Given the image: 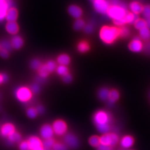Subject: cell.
<instances>
[{
	"label": "cell",
	"instance_id": "21",
	"mask_svg": "<svg viewBox=\"0 0 150 150\" xmlns=\"http://www.w3.org/2000/svg\"><path fill=\"white\" fill-rule=\"evenodd\" d=\"M120 98V93L117 90L112 89L110 90V93L108 98V101L110 104H113L117 102Z\"/></svg>",
	"mask_w": 150,
	"mask_h": 150
},
{
	"label": "cell",
	"instance_id": "14",
	"mask_svg": "<svg viewBox=\"0 0 150 150\" xmlns=\"http://www.w3.org/2000/svg\"><path fill=\"white\" fill-rule=\"evenodd\" d=\"M134 143V138L130 135H126L123 136L120 141L121 146L125 149L131 148Z\"/></svg>",
	"mask_w": 150,
	"mask_h": 150
},
{
	"label": "cell",
	"instance_id": "41",
	"mask_svg": "<svg viewBox=\"0 0 150 150\" xmlns=\"http://www.w3.org/2000/svg\"><path fill=\"white\" fill-rule=\"evenodd\" d=\"M1 46V48H4V49H5L6 50H7L8 51H10L11 50L12 47V46H11V42H9L8 41H2L1 43L0 44Z\"/></svg>",
	"mask_w": 150,
	"mask_h": 150
},
{
	"label": "cell",
	"instance_id": "16",
	"mask_svg": "<svg viewBox=\"0 0 150 150\" xmlns=\"http://www.w3.org/2000/svg\"><path fill=\"white\" fill-rule=\"evenodd\" d=\"M18 11L15 7L9 8L6 14V19L8 22H16L18 17Z\"/></svg>",
	"mask_w": 150,
	"mask_h": 150
},
{
	"label": "cell",
	"instance_id": "45",
	"mask_svg": "<svg viewBox=\"0 0 150 150\" xmlns=\"http://www.w3.org/2000/svg\"><path fill=\"white\" fill-rule=\"evenodd\" d=\"M145 53L148 54H150V40L146 41L145 45L143 47Z\"/></svg>",
	"mask_w": 150,
	"mask_h": 150
},
{
	"label": "cell",
	"instance_id": "26",
	"mask_svg": "<svg viewBox=\"0 0 150 150\" xmlns=\"http://www.w3.org/2000/svg\"><path fill=\"white\" fill-rule=\"evenodd\" d=\"M8 9V7L5 1L0 3V21L3 20L5 18L6 14Z\"/></svg>",
	"mask_w": 150,
	"mask_h": 150
},
{
	"label": "cell",
	"instance_id": "56",
	"mask_svg": "<svg viewBox=\"0 0 150 150\" xmlns=\"http://www.w3.org/2000/svg\"><path fill=\"white\" fill-rule=\"evenodd\" d=\"M0 98H1V95H0Z\"/></svg>",
	"mask_w": 150,
	"mask_h": 150
},
{
	"label": "cell",
	"instance_id": "12",
	"mask_svg": "<svg viewBox=\"0 0 150 150\" xmlns=\"http://www.w3.org/2000/svg\"><path fill=\"white\" fill-rule=\"evenodd\" d=\"M143 47V43L139 37H135L129 45V49L134 52H139L142 51Z\"/></svg>",
	"mask_w": 150,
	"mask_h": 150
},
{
	"label": "cell",
	"instance_id": "58",
	"mask_svg": "<svg viewBox=\"0 0 150 150\" xmlns=\"http://www.w3.org/2000/svg\"></svg>",
	"mask_w": 150,
	"mask_h": 150
},
{
	"label": "cell",
	"instance_id": "51",
	"mask_svg": "<svg viewBox=\"0 0 150 150\" xmlns=\"http://www.w3.org/2000/svg\"><path fill=\"white\" fill-rule=\"evenodd\" d=\"M4 83V79H3V76H2V74H0V85L2 83Z\"/></svg>",
	"mask_w": 150,
	"mask_h": 150
},
{
	"label": "cell",
	"instance_id": "42",
	"mask_svg": "<svg viewBox=\"0 0 150 150\" xmlns=\"http://www.w3.org/2000/svg\"><path fill=\"white\" fill-rule=\"evenodd\" d=\"M84 31L86 32V33H91L93 32L94 31V27L92 24L88 23L83 28Z\"/></svg>",
	"mask_w": 150,
	"mask_h": 150
},
{
	"label": "cell",
	"instance_id": "8",
	"mask_svg": "<svg viewBox=\"0 0 150 150\" xmlns=\"http://www.w3.org/2000/svg\"><path fill=\"white\" fill-rule=\"evenodd\" d=\"M92 4L97 12L102 15H106L107 11L111 6L107 0H97L93 2Z\"/></svg>",
	"mask_w": 150,
	"mask_h": 150
},
{
	"label": "cell",
	"instance_id": "52",
	"mask_svg": "<svg viewBox=\"0 0 150 150\" xmlns=\"http://www.w3.org/2000/svg\"><path fill=\"white\" fill-rule=\"evenodd\" d=\"M5 1V0H0V3L1 2H4Z\"/></svg>",
	"mask_w": 150,
	"mask_h": 150
},
{
	"label": "cell",
	"instance_id": "20",
	"mask_svg": "<svg viewBox=\"0 0 150 150\" xmlns=\"http://www.w3.org/2000/svg\"><path fill=\"white\" fill-rule=\"evenodd\" d=\"M23 40L20 36H16L11 39V44L12 48L20 49L23 45Z\"/></svg>",
	"mask_w": 150,
	"mask_h": 150
},
{
	"label": "cell",
	"instance_id": "40",
	"mask_svg": "<svg viewBox=\"0 0 150 150\" xmlns=\"http://www.w3.org/2000/svg\"><path fill=\"white\" fill-rule=\"evenodd\" d=\"M18 148L20 150H31L30 145L28 144L27 141L20 142L19 143Z\"/></svg>",
	"mask_w": 150,
	"mask_h": 150
},
{
	"label": "cell",
	"instance_id": "54",
	"mask_svg": "<svg viewBox=\"0 0 150 150\" xmlns=\"http://www.w3.org/2000/svg\"><path fill=\"white\" fill-rule=\"evenodd\" d=\"M43 150H50V149H44Z\"/></svg>",
	"mask_w": 150,
	"mask_h": 150
},
{
	"label": "cell",
	"instance_id": "35",
	"mask_svg": "<svg viewBox=\"0 0 150 150\" xmlns=\"http://www.w3.org/2000/svg\"><path fill=\"white\" fill-rule=\"evenodd\" d=\"M46 65L50 73H52L56 70V68H57L56 64L55 62H54V61H49L47 62Z\"/></svg>",
	"mask_w": 150,
	"mask_h": 150
},
{
	"label": "cell",
	"instance_id": "29",
	"mask_svg": "<svg viewBox=\"0 0 150 150\" xmlns=\"http://www.w3.org/2000/svg\"><path fill=\"white\" fill-rule=\"evenodd\" d=\"M89 144L93 147H97L100 145V137L97 136H92L88 140Z\"/></svg>",
	"mask_w": 150,
	"mask_h": 150
},
{
	"label": "cell",
	"instance_id": "13",
	"mask_svg": "<svg viewBox=\"0 0 150 150\" xmlns=\"http://www.w3.org/2000/svg\"><path fill=\"white\" fill-rule=\"evenodd\" d=\"M15 131H16L15 127L11 123H6L3 125L0 129V134L1 136L6 138L13 133Z\"/></svg>",
	"mask_w": 150,
	"mask_h": 150
},
{
	"label": "cell",
	"instance_id": "10",
	"mask_svg": "<svg viewBox=\"0 0 150 150\" xmlns=\"http://www.w3.org/2000/svg\"><path fill=\"white\" fill-rule=\"evenodd\" d=\"M27 142L30 145L31 150H43L42 142L36 136H31Z\"/></svg>",
	"mask_w": 150,
	"mask_h": 150
},
{
	"label": "cell",
	"instance_id": "39",
	"mask_svg": "<svg viewBox=\"0 0 150 150\" xmlns=\"http://www.w3.org/2000/svg\"><path fill=\"white\" fill-rule=\"evenodd\" d=\"M142 13L145 17V19L150 18V5L145 6L143 7Z\"/></svg>",
	"mask_w": 150,
	"mask_h": 150
},
{
	"label": "cell",
	"instance_id": "48",
	"mask_svg": "<svg viewBox=\"0 0 150 150\" xmlns=\"http://www.w3.org/2000/svg\"><path fill=\"white\" fill-rule=\"evenodd\" d=\"M111 5H120L122 2L120 0H107Z\"/></svg>",
	"mask_w": 150,
	"mask_h": 150
},
{
	"label": "cell",
	"instance_id": "28",
	"mask_svg": "<svg viewBox=\"0 0 150 150\" xmlns=\"http://www.w3.org/2000/svg\"><path fill=\"white\" fill-rule=\"evenodd\" d=\"M118 32L119 37L122 38H127L130 34V30L128 27L123 26L118 28Z\"/></svg>",
	"mask_w": 150,
	"mask_h": 150
},
{
	"label": "cell",
	"instance_id": "36",
	"mask_svg": "<svg viewBox=\"0 0 150 150\" xmlns=\"http://www.w3.org/2000/svg\"><path fill=\"white\" fill-rule=\"evenodd\" d=\"M41 62L40 60L37 59H33L30 63V66L33 70H38L41 66Z\"/></svg>",
	"mask_w": 150,
	"mask_h": 150
},
{
	"label": "cell",
	"instance_id": "31",
	"mask_svg": "<svg viewBox=\"0 0 150 150\" xmlns=\"http://www.w3.org/2000/svg\"><path fill=\"white\" fill-rule=\"evenodd\" d=\"M56 72L58 75L63 77L64 75H67L69 73V70L67 66L59 65V67H57V68H56Z\"/></svg>",
	"mask_w": 150,
	"mask_h": 150
},
{
	"label": "cell",
	"instance_id": "38",
	"mask_svg": "<svg viewBox=\"0 0 150 150\" xmlns=\"http://www.w3.org/2000/svg\"><path fill=\"white\" fill-rule=\"evenodd\" d=\"M29 88L30 91H31L32 94L33 93L35 95H37L38 93H39L41 91V87L38 83L32 84Z\"/></svg>",
	"mask_w": 150,
	"mask_h": 150
},
{
	"label": "cell",
	"instance_id": "50",
	"mask_svg": "<svg viewBox=\"0 0 150 150\" xmlns=\"http://www.w3.org/2000/svg\"><path fill=\"white\" fill-rule=\"evenodd\" d=\"M145 21L146 23V25H147V27L149 28L150 30V18H147V19H145Z\"/></svg>",
	"mask_w": 150,
	"mask_h": 150
},
{
	"label": "cell",
	"instance_id": "23",
	"mask_svg": "<svg viewBox=\"0 0 150 150\" xmlns=\"http://www.w3.org/2000/svg\"><path fill=\"white\" fill-rule=\"evenodd\" d=\"M57 62L59 65L67 66L68 64H70V57L66 54H62L58 57Z\"/></svg>",
	"mask_w": 150,
	"mask_h": 150
},
{
	"label": "cell",
	"instance_id": "19",
	"mask_svg": "<svg viewBox=\"0 0 150 150\" xmlns=\"http://www.w3.org/2000/svg\"><path fill=\"white\" fill-rule=\"evenodd\" d=\"M7 31L12 35H16L19 31V26L16 22H8L6 26Z\"/></svg>",
	"mask_w": 150,
	"mask_h": 150
},
{
	"label": "cell",
	"instance_id": "6",
	"mask_svg": "<svg viewBox=\"0 0 150 150\" xmlns=\"http://www.w3.org/2000/svg\"><path fill=\"white\" fill-rule=\"evenodd\" d=\"M52 127L54 133L57 136H61L66 134L67 131V125L62 120H57L54 122Z\"/></svg>",
	"mask_w": 150,
	"mask_h": 150
},
{
	"label": "cell",
	"instance_id": "43",
	"mask_svg": "<svg viewBox=\"0 0 150 150\" xmlns=\"http://www.w3.org/2000/svg\"><path fill=\"white\" fill-rule=\"evenodd\" d=\"M73 80L72 76L69 73L67 75H64L62 77V80L66 83H70Z\"/></svg>",
	"mask_w": 150,
	"mask_h": 150
},
{
	"label": "cell",
	"instance_id": "18",
	"mask_svg": "<svg viewBox=\"0 0 150 150\" xmlns=\"http://www.w3.org/2000/svg\"><path fill=\"white\" fill-rule=\"evenodd\" d=\"M129 7L130 10L132 12L131 13L139 15V14L142 13L144 6L139 2L134 1L129 4Z\"/></svg>",
	"mask_w": 150,
	"mask_h": 150
},
{
	"label": "cell",
	"instance_id": "57",
	"mask_svg": "<svg viewBox=\"0 0 150 150\" xmlns=\"http://www.w3.org/2000/svg\"><path fill=\"white\" fill-rule=\"evenodd\" d=\"M0 109H1V108H0Z\"/></svg>",
	"mask_w": 150,
	"mask_h": 150
},
{
	"label": "cell",
	"instance_id": "2",
	"mask_svg": "<svg viewBox=\"0 0 150 150\" xmlns=\"http://www.w3.org/2000/svg\"><path fill=\"white\" fill-rule=\"evenodd\" d=\"M100 37L104 43L111 44L119 37L118 28L108 26H103L100 30Z\"/></svg>",
	"mask_w": 150,
	"mask_h": 150
},
{
	"label": "cell",
	"instance_id": "34",
	"mask_svg": "<svg viewBox=\"0 0 150 150\" xmlns=\"http://www.w3.org/2000/svg\"><path fill=\"white\" fill-rule=\"evenodd\" d=\"M134 25L135 28L137 30H140L142 28H143L147 27L146 23L145 20L139 19V18L134 23Z\"/></svg>",
	"mask_w": 150,
	"mask_h": 150
},
{
	"label": "cell",
	"instance_id": "30",
	"mask_svg": "<svg viewBox=\"0 0 150 150\" xmlns=\"http://www.w3.org/2000/svg\"><path fill=\"white\" fill-rule=\"evenodd\" d=\"M85 25H86L85 22L81 18H79V19H76V20L75 21L74 25V28L75 30L79 31L83 29Z\"/></svg>",
	"mask_w": 150,
	"mask_h": 150
},
{
	"label": "cell",
	"instance_id": "4",
	"mask_svg": "<svg viewBox=\"0 0 150 150\" xmlns=\"http://www.w3.org/2000/svg\"><path fill=\"white\" fill-rule=\"evenodd\" d=\"M15 96L19 102L26 103L32 98V93L29 88L22 86L15 91Z\"/></svg>",
	"mask_w": 150,
	"mask_h": 150
},
{
	"label": "cell",
	"instance_id": "22",
	"mask_svg": "<svg viewBox=\"0 0 150 150\" xmlns=\"http://www.w3.org/2000/svg\"><path fill=\"white\" fill-rule=\"evenodd\" d=\"M110 93V90L106 87H102L98 92V98L103 101H106L108 100V95Z\"/></svg>",
	"mask_w": 150,
	"mask_h": 150
},
{
	"label": "cell",
	"instance_id": "7",
	"mask_svg": "<svg viewBox=\"0 0 150 150\" xmlns=\"http://www.w3.org/2000/svg\"><path fill=\"white\" fill-rule=\"evenodd\" d=\"M139 16L138 15L134 14L131 12H127L125 17L121 20L117 21H114V23L119 26H123L126 23L134 24L139 19Z\"/></svg>",
	"mask_w": 150,
	"mask_h": 150
},
{
	"label": "cell",
	"instance_id": "5",
	"mask_svg": "<svg viewBox=\"0 0 150 150\" xmlns=\"http://www.w3.org/2000/svg\"><path fill=\"white\" fill-rule=\"evenodd\" d=\"M100 144L113 147L118 144L119 137L118 135L112 132L102 134L100 137Z\"/></svg>",
	"mask_w": 150,
	"mask_h": 150
},
{
	"label": "cell",
	"instance_id": "11",
	"mask_svg": "<svg viewBox=\"0 0 150 150\" xmlns=\"http://www.w3.org/2000/svg\"><path fill=\"white\" fill-rule=\"evenodd\" d=\"M40 132L41 136L44 139H49L52 138L54 134L52 126L48 124L43 125L40 129Z\"/></svg>",
	"mask_w": 150,
	"mask_h": 150
},
{
	"label": "cell",
	"instance_id": "3",
	"mask_svg": "<svg viewBox=\"0 0 150 150\" xmlns=\"http://www.w3.org/2000/svg\"><path fill=\"white\" fill-rule=\"evenodd\" d=\"M127 6L122 2L120 5H111L107 11L108 17L114 21H117L123 18L127 13Z\"/></svg>",
	"mask_w": 150,
	"mask_h": 150
},
{
	"label": "cell",
	"instance_id": "59",
	"mask_svg": "<svg viewBox=\"0 0 150 150\" xmlns=\"http://www.w3.org/2000/svg\"></svg>",
	"mask_w": 150,
	"mask_h": 150
},
{
	"label": "cell",
	"instance_id": "1",
	"mask_svg": "<svg viewBox=\"0 0 150 150\" xmlns=\"http://www.w3.org/2000/svg\"><path fill=\"white\" fill-rule=\"evenodd\" d=\"M93 122L96 129L102 134L110 132L111 129L112 117L105 110H99L94 114Z\"/></svg>",
	"mask_w": 150,
	"mask_h": 150
},
{
	"label": "cell",
	"instance_id": "24",
	"mask_svg": "<svg viewBox=\"0 0 150 150\" xmlns=\"http://www.w3.org/2000/svg\"><path fill=\"white\" fill-rule=\"evenodd\" d=\"M38 71L39 77L44 79H45L50 74L46 64H42Z\"/></svg>",
	"mask_w": 150,
	"mask_h": 150
},
{
	"label": "cell",
	"instance_id": "17",
	"mask_svg": "<svg viewBox=\"0 0 150 150\" xmlns=\"http://www.w3.org/2000/svg\"><path fill=\"white\" fill-rule=\"evenodd\" d=\"M22 136L20 133L15 131L7 137V142L8 145H13L21 142Z\"/></svg>",
	"mask_w": 150,
	"mask_h": 150
},
{
	"label": "cell",
	"instance_id": "32",
	"mask_svg": "<svg viewBox=\"0 0 150 150\" xmlns=\"http://www.w3.org/2000/svg\"><path fill=\"white\" fill-rule=\"evenodd\" d=\"M55 141L53 138H51L49 139H44L42 142V145H43V149H50L52 148L54 143Z\"/></svg>",
	"mask_w": 150,
	"mask_h": 150
},
{
	"label": "cell",
	"instance_id": "46",
	"mask_svg": "<svg viewBox=\"0 0 150 150\" xmlns=\"http://www.w3.org/2000/svg\"><path fill=\"white\" fill-rule=\"evenodd\" d=\"M112 148L110 146L100 144L97 147V150H112Z\"/></svg>",
	"mask_w": 150,
	"mask_h": 150
},
{
	"label": "cell",
	"instance_id": "47",
	"mask_svg": "<svg viewBox=\"0 0 150 150\" xmlns=\"http://www.w3.org/2000/svg\"><path fill=\"white\" fill-rule=\"evenodd\" d=\"M36 109L38 112V115H42L45 112V108L42 105H38V107L36 108Z\"/></svg>",
	"mask_w": 150,
	"mask_h": 150
},
{
	"label": "cell",
	"instance_id": "9",
	"mask_svg": "<svg viewBox=\"0 0 150 150\" xmlns=\"http://www.w3.org/2000/svg\"><path fill=\"white\" fill-rule=\"evenodd\" d=\"M64 145L67 147L71 149H76L79 146V140L77 136L73 134H67L64 135Z\"/></svg>",
	"mask_w": 150,
	"mask_h": 150
},
{
	"label": "cell",
	"instance_id": "37",
	"mask_svg": "<svg viewBox=\"0 0 150 150\" xmlns=\"http://www.w3.org/2000/svg\"><path fill=\"white\" fill-rule=\"evenodd\" d=\"M53 150H68V147L66 145L60 142H55L53 147Z\"/></svg>",
	"mask_w": 150,
	"mask_h": 150
},
{
	"label": "cell",
	"instance_id": "15",
	"mask_svg": "<svg viewBox=\"0 0 150 150\" xmlns=\"http://www.w3.org/2000/svg\"><path fill=\"white\" fill-rule=\"evenodd\" d=\"M68 12L71 16L76 19L80 18L83 13L80 7L75 5L70 6L68 8Z\"/></svg>",
	"mask_w": 150,
	"mask_h": 150
},
{
	"label": "cell",
	"instance_id": "25",
	"mask_svg": "<svg viewBox=\"0 0 150 150\" xmlns=\"http://www.w3.org/2000/svg\"><path fill=\"white\" fill-rule=\"evenodd\" d=\"M139 31L140 38L146 41L150 40V30L147 27L141 29Z\"/></svg>",
	"mask_w": 150,
	"mask_h": 150
},
{
	"label": "cell",
	"instance_id": "27",
	"mask_svg": "<svg viewBox=\"0 0 150 150\" xmlns=\"http://www.w3.org/2000/svg\"><path fill=\"white\" fill-rule=\"evenodd\" d=\"M78 50L81 53H85L90 50V45L86 41H81L78 44Z\"/></svg>",
	"mask_w": 150,
	"mask_h": 150
},
{
	"label": "cell",
	"instance_id": "55",
	"mask_svg": "<svg viewBox=\"0 0 150 150\" xmlns=\"http://www.w3.org/2000/svg\"><path fill=\"white\" fill-rule=\"evenodd\" d=\"M1 45H0V50H1Z\"/></svg>",
	"mask_w": 150,
	"mask_h": 150
},
{
	"label": "cell",
	"instance_id": "44",
	"mask_svg": "<svg viewBox=\"0 0 150 150\" xmlns=\"http://www.w3.org/2000/svg\"><path fill=\"white\" fill-rule=\"evenodd\" d=\"M10 54H9V51L6 50L5 49L1 48L0 50V56L4 59H7L9 57Z\"/></svg>",
	"mask_w": 150,
	"mask_h": 150
},
{
	"label": "cell",
	"instance_id": "53",
	"mask_svg": "<svg viewBox=\"0 0 150 150\" xmlns=\"http://www.w3.org/2000/svg\"><path fill=\"white\" fill-rule=\"evenodd\" d=\"M92 2H94V1H97V0H90Z\"/></svg>",
	"mask_w": 150,
	"mask_h": 150
},
{
	"label": "cell",
	"instance_id": "33",
	"mask_svg": "<svg viewBox=\"0 0 150 150\" xmlns=\"http://www.w3.org/2000/svg\"><path fill=\"white\" fill-rule=\"evenodd\" d=\"M26 114L28 117L31 119L35 118L38 116V113L36 108L34 107H30L28 108L26 111Z\"/></svg>",
	"mask_w": 150,
	"mask_h": 150
},
{
	"label": "cell",
	"instance_id": "49",
	"mask_svg": "<svg viewBox=\"0 0 150 150\" xmlns=\"http://www.w3.org/2000/svg\"><path fill=\"white\" fill-rule=\"evenodd\" d=\"M2 76H3V79H4V83L7 82L8 80V75L6 74H2Z\"/></svg>",
	"mask_w": 150,
	"mask_h": 150
}]
</instances>
